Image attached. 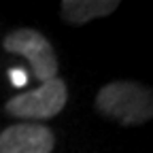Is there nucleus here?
Here are the masks:
<instances>
[{"label":"nucleus","instance_id":"1","mask_svg":"<svg viewBox=\"0 0 153 153\" xmlns=\"http://www.w3.org/2000/svg\"><path fill=\"white\" fill-rule=\"evenodd\" d=\"M96 108L123 126H140L153 119V89L134 81H113L98 91Z\"/></svg>","mask_w":153,"mask_h":153},{"label":"nucleus","instance_id":"2","mask_svg":"<svg viewBox=\"0 0 153 153\" xmlns=\"http://www.w3.org/2000/svg\"><path fill=\"white\" fill-rule=\"evenodd\" d=\"M66 83L55 76L47 83H41V87L36 89L13 96L4 108L11 117L17 119H49L66 106Z\"/></svg>","mask_w":153,"mask_h":153},{"label":"nucleus","instance_id":"3","mask_svg":"<svg viewBox=\"0 0 153 153\" xmlns=\"http://www.w3.org/2000/svg\"><path fill=\"white\" fill-rule=\"evenodd\" d=\"M4 51L9 53H19L24 55L32 66L34 79H38L41 83H47L57 76V57L55 51L51 47V43L47 38L30 28H19L11 34L4 36L2 41Z\"/></svg>","mask_w":153,"mask_h":153},{"label":"nucleus","instance_id":"4","mask_svg":"<svg viewBox=\"0 0 153 153\" xmlns=\"http://www.w3.org/2000/svg\"><path fill=\"white\" fill-rule=\"evenodd\" d=\"M53 132L41 123L9 126L0 134V153H51Z\"/></svg>","mask_w":153,"mask_h":153},{"label":"nucleus","instance_id":"5","mask_svg":"<svg viewBox=\"0 0 153 153\" xmlns=\"http://www.w3.org/2000/svg\"><path fill=\"white\" fill-rule=\"evenodd\" d=\"M119 7V0H64L62 19L70 26H83L91 19L106 17Z\"/></svg>","mask_w":153,"mask_h":153},{"label":"nucleus","instance_id":"6","mask_svg":"<svg viewBox=\"0 0 153 153\" xmlns=\"http://www.w3.org/2000/svg\"><path fill=\"white\" fill-rule=\"evenodd\" d=\"M11 74L15 76V79H13V83H15V85H24V83L28 81V76H24V72H22V70H17V68H15V70H11Z\"/></svg>","mask_w":153,"mask_h":153}]
</instances>
